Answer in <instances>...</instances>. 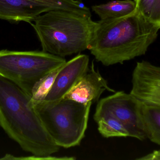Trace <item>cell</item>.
<instances>
[{"label": "cell", "instance_id": "obj_15", "mask_svg": "<svg viewBox=\"0 0 160 160\" xmlns=\"http://www.w3.org/2000/svg\"><path fill=\"white\" fill-rule=\"evenodd\" d=\"M156 1L157 0H134L136 5L135 11L149 19Z\"/></svg>", "mask_w": 160, "mask_h": 160}, {"label": "cell", "instance_id": "obj_3", "mask_svg": "<svg viewBox=\"0 0 160 160\" xmlns=\"http://www.w3.org/2000/svg\"><path fill=\"white\" fill-rule=\"evenodd\" d=\"M33 22L42 51L63 58L88 49L98 24L91 16L66 10L48 11Z\"/></svg>", "mask_w": 160, "mask_h": 160}, {"label": "cell", "instance_id": "obj_5", "mask_svg": "<svg viewBox=\"0 0 160 160\" xmlns=\"http://www.w3.org/2000/svg\"><path fill=\"white\" fill-rule=\"evenodd\" d=\"M63 57L43 51H0V75L30 95L43 77L66 63Z\"/></svg>", "mask_w": 160, "mask_h": 160}, {"label": "cell", "instance_id": "obj_13", "mask_svg": "<svg viewBox=\"0 0 160 160\" xmlns=\"http://www.w3.org/2000/svg\"><path fill=\"white\" fill-rule=\"evenodd\" d=\"M97 123L99 132L104 138L129 137L122 123L112 115L104 116Z\"/></svg>", "mask_w": 160, "mask_h": 160}, {"label": "cell", "instance_id": "obj_14", "mask_svg": "<svg viewBox=\"0 0 160 160\" xmlns=\"http://www.w3.org/2000/svg\"><path fill=\"white\" fill-rule=\"evenodd\" d=\"M62 66L48 73L35 85L31 95L33 103L44 101L52 87L54 80Z\"/></svg>", "mask_w": 160, "mask_h": 160}, {"label": "cell", "instance_id": "obj_16", "mask_svg": "<svg viewBox=\"0 0 160 160\" xmlns=\"http://www.w3.org/2000/svg\"><path fill=\"white\" fill-rule=\"evenodd\" d=\"M149 20L160 29V0H157L150 14Z\"/></svg>", "mask_w": 160, "mask_h": 160}, {"label": "cell", "instance_id": "obj_4", "mask_svg": "<svg viewBox=\"0 0 160 160\" xmlns=\"http://www.w3.org/2000/svg\"><path fill=\"white\" fill-rule=\"evenodd\" d=\"M33 104L46 130L58 146L68 148L79 145L87 128L91 102L85 104L63 98Z\"/></svg>", "mask_w": 160, "mask_h": 160}, {"label": "cell", "instance_id": "obj_2", "mask_svg": "<svg viewBox=\"0 0 160 160\" xmlns=\"http://www.w3.org/2000/svg\"><path fill=\"white\" fill-rule=\"evenodd\" d=\"M0 126L33 156L48 157L59 151L36 111L31 96L1 75Z\"/></svg>", "mask_w": 160, "mask_h": 160}, {"label": "cell", "instance_id": "obj_7", "mask_svg": "<svg viewBox=\"0 0 160 160\" xmlns=\"http://www.w3.org/2000/svg\"><path fill=\"white\" fill-rule=\"evenodd\" d=\"M109 114L115 116L122 123L129 137L140 141L146 139L139 126L134 97L130 94L119 91L101 99L96 107L94 120L98 122L102 117Z\"/></svg>", "mask_w": 160, "mask_h": 160}, {"label": "cell", "instance_id": "obj_9", "mask_svg": "<svg viewBox=\"0 0 160 160\" xmlns=\"http://www.w3.org/2000/svg\"><path fill=\"white\" fill-rule=\"evenodd\" d=\"M89 61L88 55L79 54L64 64L44 101H55L63 98L88 71Z\"/></svg>", "mask_w": 160, "mask_h": 160}, {"label": "cell", "instance_id": "obj_11", "mask_svg": "<svg viewBox=\"0 0 160 160\" xmlns=\"http://www.w3.org/2000/svg\"><path fill=\"white\" fill-rule=\"evenodd\" d=\"M140 128L146 138L160 146V105L144 102L134 97Z\"/></svg>", "mask_w": 160, "mask_h": 160}, {"label": "cell", "instance_id": "obj_6", "mask_svg": "<svg viewBox=\"0 0 160 160\" xmlns=\"http://www.w3.org/2000/svg\"><path fill=\"white\" fill-rule=\"evenodd\" d=\"M66 10L91 15L80 0H0V19L32 23L42 13Z\"/></svg>", "mask_w": 160, "mask_h": 160}, {"label": "cell", "instance_id": "obj_8", "mask_svg": "<svg viewBox=\"0 0 160 160\" xmlns=\"http://www.w3.org/2000/svg\"><path fill=\"white\" fill-rule=\"evenodd\" d=\"M130 94L144 102L160 105V66L137 62L132 74Z\"/></svg>", "mask_w": 160, "mask_h": 160}, {"label": "cell", "instance_id": "obj_1", "mask_svg": "<svg viewBox=\"0 0 160 160\" xmlns=\"http://www.w3.org/2000/svg\"><path fill=\"white\" fill-rule=\"evenodd\" d=\"M98 23L88 49L106 66L145 54L160 29L135 10L128 16L100 20Z\"/></svg>", "mask_w": 160, "mask_h": 160}, {"label": "cell", "instance_id": "obj_10", "mask_svg": "<svg viewBox=\"0 0 160 160\" xmlns=\"http://www.w3.org/2000/svg\"><path fill=\"white\" fill-rule=\"evenodd\" d=\"M105 90L115 92L114 90L108 86L107 81L99 72L95 70L93 62L88 71L63 98L80 103L91 102L93 104L98 100Z\"/></svg>", "mask_w": 160, "mask_h": 160}, {"label": "cell", "instance_id": "obj_17", "mask_svg": "<svg viewBox=\"0 0 160 160\" xmlns=\"http://www.w3.org/2000/svg\"><path fill=\"white\" fill-rule=\"evenodd\" d=\"M138 160H160V150H155L152 153L136 159Z\"/></svg>", "mask_w": 160, "mask_h": 160}, {"label": "cell", "instance_id": "obj_12", "mask_svg": "<svg viewBox=\"0 0 160 160\" xmlns=\"http://www.w3.org/2000/svg\"><path fill=\"white\" fill-rule=\"evenodd\" d=\"M135 8V2L132 0H114L92 6V11L101 20L128 16L134 12Z\"/></svg>", "mask_w": 160, "mask_h": 160}]
</instances>
